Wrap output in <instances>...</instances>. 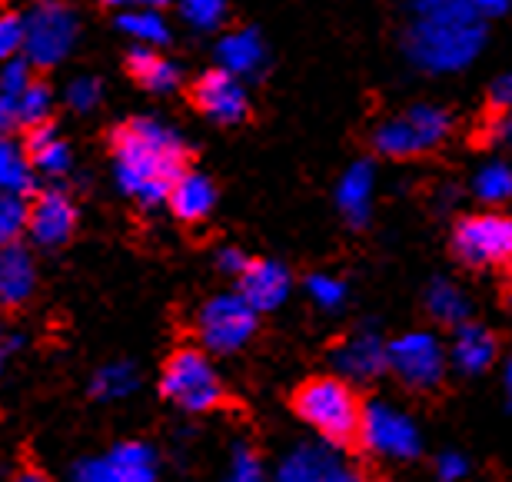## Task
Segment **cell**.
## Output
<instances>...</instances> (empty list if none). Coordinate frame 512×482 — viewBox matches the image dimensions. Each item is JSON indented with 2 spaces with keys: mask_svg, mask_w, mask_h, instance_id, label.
Wrapping results in <instances>:
<instances>
[{
  "mask_svg": "<svg viewBox=\"0 0 512 482\" xmlns=\"http://www.w3.org/2000/svg\"><path fill=\"white\" fill-rule=\"evenodd\" d=\"M120 190L143 207L167 203L173 183L187 173V143L160 120L133 117L110 133Z\"/></svg>",
  "mask_w": 512,
  "mask_h": 482,
  "instance_id": "1",
  "label": "cell"
},
{
  "mask_svg": "<svg viewBox=\"0 0 512 482\" xmlns=\"http://www.w3.org/2000/svg\"><path fill=\"white\" fill-rule=\"evenodd\" d=\"M363 403L350 386V379L340 376H316L293 393V413L313 429L323 443L350 446L360 439L363 426Z\"/></svg>",
  "mask_w": 512,
  "mask_h": 482,
  "instance_id": "2",
  "label": "cell"
},
{
  "mask_svg": "<svg viewBox=\"0 0 512 482\" xmlns=\"http://www.w3.org/2000/svg\"><path fill=\"white\" fill-rule=\"evenodd\" d=\"M479 44H483L479 14H473L463 0H456L436 14H423L409 37V54L429 70H453L473 60Z\"/></svg>",
  "mask_w": 512,
  "mask_h": 482,
  "instance_id": "3",
  "label": "cell"
},
{
  "mask_svg": "<svg viewBox=\"0 0 512 482\" xmlns=\"http://www.w3.org/2000/svg\"><path fill=\"white\" fill-rule=\"evenodd\" d=\"M160 393L167 403H173L183 413H213L227 403V389H223L217 366L210 356L193 346L170 353L160 373Z\"/></svg>",
  "mask_w": 512,
  "mask_h": 482,
  "instance_id": "4",
  "label": "cell"
},
{
  "mask_svg": "<svg viewBox=\"0 0 512 482\" xmlns=\"http://www.w3.org/2000/svg\"><path fill=\"white\" fill-rule=\"evenodd\" d=\"M449 130H453V117L446 114L443 107H409L406 114L389 117L380 123L373 133V147L383 153V157L393 160H406V157H419V153L439 147Z\"/></svg>",
  "mask_w": 512,
  "mask_h": 482,
  "instance_id": "5",
  "label": "cell"
},
{
  "mask_svg": "<svg viewBox=\"0 0 512 482\" xmlns=\"http://www.w3.org/2000/svg\"><path fill=\"white\" fill-rule=\"evenodd\" d=\"M77 44V14L64 0H40L24 17V57L34 67L60 64Z\"/></svg>",
  "mask_w": 512,
  "mask_h": 482,
  "instance_id": "6",
  "label": "cell"
},
{
  "mask_svg": "<svg viewBox=\"0 0 512 482\" xmlns=\"http://www.w3.org/2000/svg\"><path fill=\"white\" fill-rule=\"evenodd\" d=\"M453 253L473 270L512 266V217L506 213H476L453 227Z\"/></svg>",
  "mask_w": 512,
  "mask_h": 482,
  "instance_id": "7",
  "label": "cell"
},
{
  "mask_svg": "<svg viewBox=\"0 0 512 482\" xmlns=\"http://www.w3.org/2000/svg\"><path fill=\"white\" fill-rule=\"evenodd\" d=\"M256 313L240 293L213 296L200 306L197 333L210 353H237L256 336Z\"/></svg>",
  "mask_w": 512,
  "mask_h": 482,
  "instance_id": "8",
  "label": "cell"
},
{
  "mask_svg": "<svg viewBox=\"0 0 512 482\" xmlns=\"http://www.w3.org/2000/svg\"><path fill=\"white\" fill-rule=\"evenodd\" d=\"M449 366V350L436 340L433 333L416 330L389 343V369L403 386L416 393H429L443 383Z\"/></svg>",
  "mask_w": 512,
  "mask_h": 482,
  "instance_id": "9",
  "label": "cell"
},
{
  "mask_svg": "<svg viewBox=\"0 0 512 482\" xmlns=\"http://www.w3.org/2000/svg\"><path fill=\"white\" fill-rule=\"evenodd\" d=\"M360 443L376 456L386 459H413L423 449V436L419 426L399 409L386 403H370L363 409Z\"/></svg>",
  "mask_w": 512,
  "mask_h": 482,
  "instance_id": "10",
  "label": "cell"
},
{
  "mask_svg": "<svg viewBox=\"0 0 512 482\" xmlns=\"http://www.w3.org/2000/svg\"><path fill=\"white\" fill-rule=\"evenodd\" d=\"M190 100L203 117L220 123V127H237V123L250 117V97H247V90H243L240 77H233L230 70H223V67L207 70V74L190 87Z\"/></svg>",
  "mask_w": 512,
  "mask_h": 482,
  "instance_id": "11",
  "label": "cell"
},
{
  "mask_svg": "<svg viewBox=\"0 0 512 482\" xmlns=\"http://www.w3.org/2000/svg\"><path fill=\"white\" fill-rule=\"evenodd\" d=\"M276 482H366V479L360 469L336 453V446L320 439V443L296 446L283 459Z\"/></svg>",
  "mask_w": 512,
  "mask_h": 482,
  "instance_id": "12",
  "label": "cell"
},
{
  "mask_svg": "<svg viewBox=\"0 0 512 482\" xmlns=\"http://www.w3.org/2000/svg\"><path fill=\"white\" fill-rule=\"evenodd\" d=\"M74 482H157V456L143 443H120L77 466Z\"/></svg>",
  "mask_w": 512,
  "mask_h": 482,
  "instance_id": "13",
  "label": "cell"
},
{
  "mask_svg": "<svg viewBox=\"0 0 512 482\" xmlns=\"http://www.w3.org/2000/svg\"><path fill=\"white\" fill-rule=\"evenodd\" d=\"M77 230V207L64 190H44L27 203V233L37 246H64Z\"/></svg>",
  "mask_w": 512,
  "mask_h": 482,
  "instance_id": "14",
  "label": "cell"
},
{
  "mask_svg": "<svg viewBox=\"0 0 512 482\" xmlns=\"http://www.w3.org/2000/svg\"><path fill=\"white\" fill-rule=\"evenodd\" d=\"M336 369L346 379L356 383H370L389 369V343H383V336L376 330H356L353 336H346L343 346L336 350Z\"/></svg>",
  "mask_w": 512,
  "mask_h": 482,
  "instance_id": "15",
  "label": "cell"
},
{
  "mask_svg": "<svg viewBox=\"0 0 512 482\" xmlns=\"http://www.w3.org/2000/svg\"><path fill=\"white\" fill-rule=\"evenodd\" d=\"M240 296L247 300L256 313H270L286 303L290 296V273L276 260H250L247 270L237 276Z\"/></svg>",
  "mask_w": 512,
  "mask_h": 482,
  "instance_id": "16",
  "label": "cell"
},
{
  "mask_svg": "<svg viewBox=\"0 0 512 482\" xmlns=\"http://www.w3.org/2000/svg\"><path fill=\"white\" fill-rule=\"evenodd\" d=\"M37 286L34 260L20 243L0 246V306L4 310H17L30 300Z\"/></svg>",
  "mask_w": 512,
  "mask_h": 482,
  "instance_id": "17",
  "label": "cell"
},
{
  "mask_svg": "<svg viewBox=\"0 0 512 482\" xmlns=\"http://www.w3.org/2000/svg\"><path fill=\"white\" fill-rule=\"evenodd\" d=\"M496 353H499V340H496V333L486 330V326L469 323V320L463 326H456L453 346H449V363L456 369L476 376L496 363Z\"/></svg>",
  "mask_w": 512,
  "mask_h": 482,
  "instance_id": "18",
  "label": "cell"
},
{
  "mask_svg": "<svg viewBox=\"0 0 512 482\" xmlns=\"http://www.w3.org/2000/svg\"><path fill=\"white\" fill-rule=\"evenodd\" d=\"M167 203H170V213L180 223H200L210 217L213 207H217V190H213L210 177L187 170L177 183H173Z\"/></svg>",
  "mask_w": 512,
  "mask_h": 482,
  "instance_id": "19",
  "label": "cell"
},
{
  "mask_svg": "<svg viewBox=\"0 0 512 482\" xmlns=\"http://www.w3.org/2000/svg\"><path fill=\"white\" fill-rule=\"evenodd\" d=\"M127 74L137 80V87L150 90V94H170L180 87V67L160 57L153 47H133L127 54Z\"/></svg>",
  "mask_w": 512,
  "mask_h": 482,
  "instance_id": "20",
  "label": "cell"
},
{
  "mask_svg": "<svg viewBox=\"0 0 512 482\" xmlns=\"http://www.w3.org/2000/svg\"><path fill=\"white\" fill-rule=\"evenodd\" d=\"M266 64V47L256 30H233L220 40V67L233 77H256Z\"/></svg>",
  "mask_w": 512,
  "mask_h": 482,
  "instance_id": "21",
  "label": "cell"
},
{
  "mask_svg": "<svg viewBox=\"0 0 512 482\" xmlns=\"http://www.w3.org/2000/svg\"><path fill=\"white\" fill-rule=\"evenodd\" d=\"M24 153H27L30 167L47 173V177H60V173L70 170V147L57 137V130L50 127V123H40V127L27 130Z\"/></svg>",
  "mask_w": 512,
  "mask_h": 482,
  "instance_id": "22",
  "label": "cell"
},
{
  "mask_svg": "<svg viewBox=\"0 0 512 482\" xmlns=\"http://www.w3.org/2000/svg\"><path fill=\"white\" fill-rule=\"evenodd\" d=\"M370 200H373V167L370 163H353L346 170V177L340 180V190H336V203L346 213V220L353 227H363L370 220Z\"/></svg>",
  "mask_w": 512,
  "mask_h": 482,
  "instance_id": "23",
  "label": "cell"
},
{
  "mask_svg": "<svg viewBox=\"0 0 512 482\" xmlns=\"http://www.w3.org/2000/svg\"><path fill=\"white\" fill-rule=\"evenodd\" d=\"M7 100H10V107H14L17 127H24V130L47 123L50 107H54V94H50V87L44 84V80H34V84H27L24 90H20V94L7 97Z\"/></svg>",
  "mask_w": 512,
  "mask_h": 482,
  "instance_id": "24",
  "label": "cell"
},
{
  "mask_svg": "<svg viewBox=\"0 0 512 482\" xmlns=\"http://www.w3.org/2000/svg\"><path fill=\"white\" fill-rule=\"evenodd\" d=\"M30 180H34V167H30L24 147H17L7 133H0V190L24 197L30 190Z\"/></svg>",
  "mask_w": 512,
  "mask_h": 482,
  "instance_id": "25",
  "label": "cell"
},
{
  "mask_svg": "<svg viewBox=\"0 0 512 482\" xmlns=\"http://www.w3.org/2000/svg\"><path fill=\"white\" fill-rule=\"evenodd\" d=\"M426 306H429V313H433L439 323L463 326L469 320V300L463 296V290H459L456 283H449V280H436L433 286H429Z\"/></svg>",
  "mask_w": 512,
  "mask_h": 482,
  "instance_id": "26",
  "label": "cell"
},
{
  "mask_svg": "<svg viewBox=\"0 0 512 482\" xmlns=\"http://www.w3.org/2000/svg\"><path fill=\"white\" fill-rule=\"evenodd\" d=\"M117 27L137 40L140 47H160L170 40V30L157 10H120Z\"/></svg>",
  "mask_w": 512,
  "mask_h": 482,
  "instance_id": "27",
  "label": "cell"
},
{
  "mask_svg": "<svg viewBox=\"0 0 512 482\" xmlns=\"http://www.w3.org/2000/svg\"><path fill=\"white\" fill-rule=\"evenodd\" d=\"M473 193L489 207H496V203H506L512 197V170L506 163H489L476 173L473 180Z\"/></svg>",
  "mask_w": 512,
  "mask_h": 482,
  "instance_id": "28",
  "label": "cell"
},
{
  "mask_svg": "<svg viewBox=\"0 0 512 482\" xmlns=\"http://www.w3.org/2000/svg\"><path fill=\"white\" fill-rule=\"evenodd\" d=\"M27 230V203L20 193L0 190V246L17 243Z\"/></svg>",
  "mask_w": 512,
  "mask_h": 482,
  "instance_id": "29",
  "label": "cell"
},
{
  "mask_svg": "<svg viewBox=\"0 0 512 482\" xmlns=\"http://www.w3.org/2000/svg\"><path fill=\"white\" fill-rule=\"evenodd\" d=\"M133 386H137V376H133V366H127V363L100 369L94 379V393L100 399H120V396H127Z\"/></svg>",
  "mask_w": 512,
  "mask_h": 482,
  "instance_id": "30",
  "label": "cell"
},
{
  "mask_svg": "<svg viewBox=\"0 0 512 482\" xmlns=\"http://www.w3.org/2000/svg\"><path fill=\"white\" fill-rule=\"evenodd\" d=\"M306 290H310V300L320 306V310H340L346 300L343 280H336L330 273H313L310 280H306Z\"/></svg>",
  "mask_w": 512,
  "mask_h": 482,
  "instance_id": "31",
  "label": "cell"
},
{
  "mask_svg": "<svg viewBox=\"0 0 512 482\" xmlns=\"http://www.w3.org/2000/svg\"><path fill=\"white\" fill-rule=\"evenodd\" d=\"M180 10L193 27L213 30L227 14V0H180Z\"/></svg>",
  "mask_w": 512,
  "mask_h": 482,
  "instance_id": "32",
  "label": "cell"
},
{
  "mask_svg": "<svg viewBox=\"0 0 512 482\" xmlns=\"http://www.w3.org/2000/svg\"><path fill=\"white\" fill-rule=\"evenodd\" d=\"M24 54V17L0 14V64Z\"/></svg>",
  "mask_w": 512,
  "mask_h": 482,
  "instance_id": "33",
  "label": "cell"
},
{
  "mask_svg": "<svg viewBox=\"0 0 512 482\" xmlns=\"http://www.w3.org/2000/svg\"><path fill=\"white\" fill-rule=\"evenodd\" d=\"M100 80L97 77H77V80H70V87H67V104L74 107V110H94L100 104Z\"/></svg>",
  "mask_w": 512,
  "mask_h": 482,
  "instance_id": "34",
  "label": "cell"
},
{
  "mask_svg": "<svg viewBox=\"0 0 512 482\" xmlns=\"http://www.w3.org/2000/svg\"><path fill=\"white\" fill-rule=\"evenodd\" d=\"M230 482H263L260 459L253 456V449H237L230 466Z\"/></svg>",
  "mask_w": 512,
  "mask_h": 482,
  "instance_id": "35",
  "label": "cell"
},
{
  "mask_svg": "<svg viewBox=\"0 0 512 482\" xmlns=\"http://www.w3.org/2000/svg\"><path fill=\"white\" fill-rule=\"evenodd\" d=\"M436 479L439 482H466L469 479V463L463 453H443L436 459Z\"/></svg>",
  "mask_w": 512,
  "mask_h": 482,
  "instance_id": "36",
  "label": "cell"
},
{
  "mask_svg": "<svg viewBox=\"0 0 512 482\" xmlns=\"http://www.w3.org/2000/svg\"><path fill=\"white\" fill-rule=\"evenodd\" d=\"M217 263H220V270H223V273L240 276L243 270H247L250 256L243 253V250H237V246H223V250L217 253Z\"/></svg>",
  "mask_w": 512,
  "mask_h": 482,
  "instance_id": "37",
  "label": "cell"
},
{
  "mask_svg": "<svg viewBox=\"0 0 512 482\" xmlns=\"http://www.w3.org/2000/svg\"><path fill=\"white\" fill-rule=\"evenodd\" d=\"M493 110L496 114H503V110H512V74H506L503 80H499V84L493 87Z\"/></svg>",
  "mask_w": 512,
  "mask_h": 482,
  "instance_id": "38",
  "label": "cell"
},
{
  "mask_svg": "<svg viewBox=\"0 0 512 482\" xmlns=\"http://www.w3.org/2000/svg\"><path fill=\"white\" fill-rule=\"evenodd\" d=\"M489 133H493V140L512 143V110H503V114H496V120L489 123Z\"/></svg>",
  "mask_w": 512,
  "mask_h": 482,
  "instance_id": "39",
  "label": "cell"
},
{
  "mask_svg": "<svg viewBox=\"0 0 512 482\" xmlns=\"http://www.w3.org/2000/svg\"><path fill=\"white\" fill-rule=\"evenodd\" d=\"M463 4L473 10V14H499V10H506V4L509 0H463Z\"/></svg>",
  "mask_w": 512,
  "mask_h": 482,
  "instance_id": "40",
  "label": "cell"
},
{
  "mask_svg": "<svg viewBox=\"0 0 512 482\" xmlns=\"http://www.w3.org/2000/svg\"><path fill=\"white\" fill-rule=\"evenodd\" d=\"M104 4L117 7V10H157L167 4V0H104Z\"/></svg>",
  "mask_w": 512,
  "mask_h": 482,
  "instance_id": "41",
  "label": "cell"
},
{
  "mask_svg": "<svg viewBox=\"0 0 512 482\" xmlns=\"http://www.w3.org/2000/svg\"><path fill=\"white\" fill-rule=\"evenodd\" d=\"M17 127V120H14V107H10V100L0 94V133H10Z\"/></svg>",
  "mask_w": 512,
  "mask_h": 482,
  "instance_id": "42",
  "label": "cell"
},
{
  "mask_svg": "<svg viewBox=\"0 0 512 482\" xmlns=\"http://www.w3.org/2000/svg\"><path fill=\"white\" fill-rule=\"evenodd\" d=\"M419 14H436V10H443L449 4H456V0H413Z\"/></svg>",
  "mask_w": 512,
  "mask_h": 482,
  "instance_id": "43",
  "label": "cell"
},
{
  "mask_svg": "<svg viewBox=\"0 0 512 482\" xmlns=\"http://www.w3.org/2000/svg\"><path fill=\"white\" fill-rule=\"evenodd\" d=\"M17 482H50V479H47L44 473H37V469H27V473L20 476Z\"/></svg>",
  "mask_w": 512,
  "mask_h": 482,
  "instance_id": "44",
  "label": "cell"
},
{
  "mask_svg": "<svg viewBox=\"0 0 512 482\" xmlns=\"http://www.w3.org/2000/svg\"><path fill=\"white\" fill-rule=\"evenodd\" d=\"M506 389H509V396H512V363L506 366Z\"/></svg>",
  "mask_w": 512,
  "mask_h": 482,
  "instance_id": "45",
  "label": "cell"
},
{
  "mask_svg": "<svg viewBox=\"0 0 512 482\" xmlns=\"http://www.w3.org/2000/svg\"><path fill=\"white\" fill-rule=\"evenodd\" d=\"M4 360H7V353H4V346H0V373H4Z\"/></svg>",
  "mask_w": 512,
  "mask_h": 482,
  "instance_id": "46",
  "label": "cell"
}]
</instances>
